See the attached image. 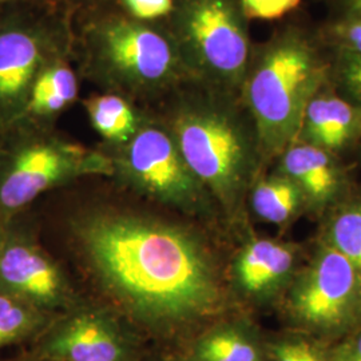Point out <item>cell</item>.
I'll return each instance as SVG.
<instances>
[{
  "label": "cell",
  "mask_w": 361,
  "mask_h": 361,
  "mask_svg": "<svg viewBox=\"0 0 361 361\" xmlns=\"http://www.w3.org/2000/svg\"><path fill=\"white\" fill-rule=\"evenodd\" d=\"M116 7L131 18L143 22H158L166 19L174 0H116Z\"/></svg>",
  "instance_id": "obj_24"
},
{
  "label": "cell",
  "mask_w": 361,
  "mask_h": 361,
  "mask_svg": "<svg viewBox=\"0 0 361 361\" xmlns=\"http://www.w3.org/2000/svg\"><path fill=\"white\" fill-rule=\"evenodd\" d=\"M74 229L97 280L145 328L169 336L217 308L216 273L190 233L123 212L91 213Z\"/></svg>",
  "instance_id": "obj_1"
},
{
  "label": "cell",
  "mask_w": 361,
  "mask_h": 361,
  "mask_svg": "<svg viewBox=\"0 0 361 361\" xmlns=\"http://www.w3.org/2000/svg\"><path fill=\"white\" fill-rule=\"evenodd\" d=\"M74 50V20L20 0L0 10V135L19 123L39 74Z\"/></svg>",
  "instance_id": "obj_6"
},
{
  "label": "cell",
  "mask_w": 361,
  "mask_h": 361,
  "mask_svg": "<svg viewBox=\"0 0 361 361\" xmlns=\"http://www.w3.org/2000/svg\"><path fill=\"white\" fill-rule=\"evenodd\" d=\"M331 238L334 249L347 258L356 271H361V205L349 207L337 216Z\"/></svg>",
  "instance_id": "obj_20"
},
{
  "label": "cell",
  "mask_w": 361,
  "mask_h": 361,
  "mask_svg": "<svg viewBox=\"0 0 361 361\" xmlns=\"http://www.w3.org/2000/svg\"><path fill=\"white\" fill-rule=\"evenodd\" d=\"M3 232H4V225L0 224V243H1V238H3Z\"/></svg>",
  "instance_id": "obj_31"
},
{
  "label": "cell",
  "mask_w": 361,
  "mask_h": 361,
  "mask_svg": "<svg viewBox=\"0 0 361 361\" xmlns=\"http://www.w3.org/2000/svg\"><path fill=\"white\" fill-rule=\"evenodd\" d=\"M360 130V104L340 94L331 80L310 99L297 141L331 153L348 145Z\"/></svg>",
  "instance_id": "obj_12"
},
{
  "label": "cell",
  "mask_w": 361,
  "mask_h": 361,
  "mask_svg": "<svg viewBox=\"0 0 361 361\" xmlns=\"http://www.w3.org/2000/svg\"><path fill=\"white\" fill-rule=\"evenodd\" d=\"M281 165L286 177L313 198L324 200L335 192V161L331 153L322 147L297 141L281 154Z\"/></svg>",
  "instance_id": "obj_14"
},
{
  "label": "cell",
  "mask_w": 361,
  "mask_h": 361,
  "mask_svg": "<svg viewBox=\"0 0 361 361\" xmlns=\"http://www.w3.org/2000/svg\"><path fill=\"white\" fill-rule=\"evenodd\" d=\"M247 20H277L295 11L301 0H238Z\"/></svg>",
  "instance_id": "obj_23"
},
{
  "label": "cell",
  "mask_w": 361,
  "mask_h": 361,
  "mask_svg": "<svg viewBox=\"0 0 361 361\" xmlns=\"http://www.w3.org/2000/svg\"><path fill=\"white\" fill-rule=\"evenodd\" d=\"M293 255L286 246L259 240L246 246L237 259L240 285L249 293H261L277 284L292 268Z\"/></svg>",
  "instance_id": "obj_16"
},
{
  "label": "cell",
  "mask_w": 361,
  "mask_h": 361,
  "mask_svg": "<svg viewBox=\"0 0 361 361\" xmlns=\"http://www.w3.org/2000/svg\"><path fill=\"white\" fill-rule=\"evenodd\" d=\"M52 320L50 313L0 293V349L32 343Z\"/></svg>",
  "instance_id": "obj_17"
},
{
  "label": "cell",
  "mask_w": 361,
  "mask_h": 361,
  "mask_svg": "<svg viewBox=\"0 0 361 361\" xmlns=\"http://www.w3.org/2000/svg\"><path fill=\"white\" fill-rule=\"evenodd\" d=\"M71 59V55L58 58L39 74L22 121L49 125L77 101L79 77Z\"/></svg>",
  "instance_id": "obj_13"
},
{
  "label": "cell",
  "mask_w": 361,
  "mask_h": 361,
  "mask_svg": "<svg viewBox=\"0 0 361 361\" xmlns=\"http://www.w3.org/2000/svg\"><path fill=\"white\" fill-rule=\"evenodd\" d=\"M42 361H142L137 336L109 310L85 308L50 325L31 343Z\"/></svg>",
  "instance_id": "obj_9"
},
{
  "label": "cell",
  "mask_w": 361,
  "mask_h": 361,
  "mask_svg": "<svg viewBox=\"0 0 361 361\" xmlns=\"http://www.w3.org/2000/svg\"><path fill=\"white\" fill-rule=\"evenodd\" d=\"M190 361H261L255 341L233 326L217 328L195 340Z\"/></svg>",
  "instance_id": "obj_18"
},
{
  "label": "cell",
  "mask_w": 361,
  "mask_h": 361,
  "mask_svg": "<svg viewBox=\"0 0 361 361\" xmlns=\"http://www.w3.org/2000/svg\"><path fill=\"white\" fill-rule=\"evenodd\" d=\"M332 80V61L304 27L286 25L253 43L240 99L257 134L262 158L296 142L310 99Z\"/></svg>",
  "instance_id": "obj_3"
},
{
  "label": "cell",
  "mask_w": 361,
  "mask_h": 361,
  "mask_svg": "<svg viewBox=\"0 0 361 361\" xmlns=\"http://www.w3.org/2000/svg\"><path fill=\"white\" fill-rule=\"evenodd\" d=\"M335 361H361V334L337 350Z\"/></svg>",
  "instance_id": "obj_27"
},
{
  "label": "cell",
  "mask_w": 361,
  "mask_h": 361,
  "mask_svg": "<svg viewBox=\"0 0 361 361\" xmlns=\"http://www.w3.org/2000/svg\"><path fill=\"white\" fill-rule=\"evenodd\" d=\"M341 16H361V0H340Z\"/></svg>",
  "instance_id": "obj_28"
},
{
  "label": "cell",
  "mask_w": 361,
  "mask_h": 361,
  "mask_svg": "<svg viewBox=\"0 0 361 361\" xmlns=\"http://www.w3.org/2000/svg\"><path fill=\"white\" fill-rule=\"evenodd\" d=\"M301 192L296 182L286 176L261 180L253 192V207L261 219L280 224L293 214Z\"/></svg>",
  "instance_id": "obj_19"
},
{
  "label": "cell",
  "mask_w": 361,
  "mask_h": 361,
  "mask_svg": "<svg viewBox=\"0 0 361 361\" xmlns=\"http://www.w3.org/2000/svg\"><path fill=\"white\" fill-rule=\"evenodd\" d=\"M325 40L335 52L361 55V16H340L326 27Z\"/></svg>",
  "instance_id": "obj_22"
},
{
  "label": "cell",
  "mask_w": 361,
  "mask_h": 361,
  "mask_svg": "<svg viewBox=\"0 0 361 361\" xmlns=\"http://www.w3.org/2000/svg\"><path fill=\"white\" fill-rule=\"evenodd\" d=\"M3 361H42L37 359V357H34L30 352H27L26 355H23V356H18V357H15V359H10V360H3Z\"/></svg>",
  "instance_id": "obj_29"
},
{
  "label": "cell",
  "mask_w": 361,
  "mask_h": 361,
  "mask_svg": "<svg viewBox=\"0 0 361 361\" xmlns=\"http://www.w3.org/2000/svg\"><path fill=\"white\" fill-rule=\"evenodd\" d=\"M111 176L137 192L168 207L192 210L200 204L204 185L185 162L177 142L159 116L145 114L129 142L113 147Z\"/></svg>",
  "instance_id": "obj_8"
},
{
  "label": "cell",
  "mask_w": 361,
  "mask_h": 361,
  "mask_svg": "<svg viewBox=\"0 0 361 361\" xmlns=\"http://www.w3.org/2000/svg\"><path fill=\"white\" fill-rule=\"evenodd\" d=\"M111 173L107 153L67 141L49 125L20 121L0 135V224L13 221L54 188Z\"/></svg>",
  "instance_id": "obj_5"
},
{
  "label": "cell",
  "mask_w": 361,
  "mask_h": 361,
  "mask_svg": "<svg viewBox=\"0 0 361 361\" xmlns=\"http://www.w3.org/2000/svg\"><path fill=\"white\" fill-rule=\"evenodd\" d=\"M0 293L52 314L70 301V286L59 267L27 233L4 225L0 243Z\"/></svg>",
  "instance_id": "obj_10"
},
{
  "label": "cell",
  "mask_w": 361,
  "mask_h": 361,
  "mask_svg": "<svg viewBox=\"0 0 361 361\" xmlns=\"http://www.w3.org/2000/svg\"><path fill=\"white\" fill-rule=\"evenodd\" d=\"M31 1L50 7L56 11L67 13L73 18V20L80 15L116 4V0H31Z\"/></svg>",
  "instance_id": "obj_25"
},
{
  "label": "cell",
  "mask_w": 361,
  "mask_h": 361,
  "mask_svg": "<svg viewBox=\"0 0 361 361\" xmlns=\"http://www.w3.org/2000/svg\"><path fill=\"white\" fill-rule=\"evenodd\" d=\"M273 360L320 361V359L307 343H285L273 348Z\"/></svg>",
  "instance_id": "obj_26"
},
{
  "label": "cell",
  "mask_w": 361,
  "mask_h": 361,
  "mask_svg": "<svg viewBox=\"0 0 361 361\" xmlns=\"http://www.w3.org/2000/svg\"><path fill=\"white\" fill-rule=\"evenodd\" d=\"M165 23L192 80L240 95L253 43L238 0H174Z\"/></svg>",
  "instance_id": "obj_7"
},
{
  "label": "cell",
  "mask_w": 361,
  "mask_h": 361,
  "mask_svg": "<svg viewBox=\"0 0 361 361\" xmlns=\"http://www.w3.org/2000/svg\"><path fill=\"white\" fill-rule=\"evenodd\" d=\"M18 1H20V0H0V10L4 8V7H8L11 4H15Z\"/></svg>",
  "instance_id": "obj_30"
},
{
  "label": "cell",
  "mask_w": 361,
  "mask_h": 361,
  "mask_svg": "<svg viewBox=\"0 0 361 361\" xmlns=\"http://www.w3.org/2000/svg\"><path fill=\"white\" fill-rule=\"evenodd\" d=\"M83 106L92 129L111 147L129 142L146 114L128 98L107 91L92 94L83 101Z\"/></svg>",
  "instance_id": "obj_15"
},
{
  "label": "cell",
  "mask_w": 361,
  "mask_h": 361,
  "mask_svg": "<svg viewBox=\"0 0 361 361\" xmlns=\"http://www.w3.org/2000/svg\"><path fill=\"white\" fill-rule=\"evenodd\" d=\"M159 116L200 182L224 200L245 183L258 157L255 128L241 118L240 95L189 80L169 94Z\"/></svg>",
  "instance_id": "obj_4"
},
{
  "label": "cell",
  "mask_w": 361,
  "mask_h": 361,
  "mask_svg": "<svg viewBox=\"0 0 361 361\" xmlns=\"http://www.w3.org/2000/svg\"><path fill=\"white\" fill-rule=\"evenodd\" d=\"M357 290V271L335 249L325 250L293 295V308L305 323L338 324L348 313Z\"/></svg>",
  "instance_id": "obj_11"
},
{
  "label": "cell",
  "mask_w": 361,
  "mask_h": 361,
  "mask_svg": "<svg viewBox=\"0 0 361 361\" xmlns=\"http://www.w3.org/2000/svg\"><path fill=\"white\" fill-rule=\"evenodd\" d=\"M332 83L343 95L361 106V55L335 52L332 59Z\"/></svg>",
  "instance_id": "obj_21"
},
{
  "label": "cell",
  "mask_w": 361,
  "mask_h": 361,
  "mask_svg": "<svg viewBox=\"0 0 361 361\" xmlns=\"http://www.w3.org/2000/svg\"><path fill=\"white\" fill-rule=\"evenodd\" d=\"M142 361H169V360H162V359H150V360H145V357H143Z\"/></svg>",
  "instance_id": "obj_32"
},
{
  "label": "cell",
  "mask_w": 361,
  "mask_h": 361,
  "mask_svg": "<svg viewBox=\"0 0 361 361\" xmlns=\"http://www.w3.org/2000/svg\"><path fill=\"white\" fill-rule=\"evenodd\" d=\"M80 75L131 102L164 101L192 80L164 20L143 22L116 4L74 19Z\"/></svg>",
  "instance_id": "obj_2"
}]
</instances>
